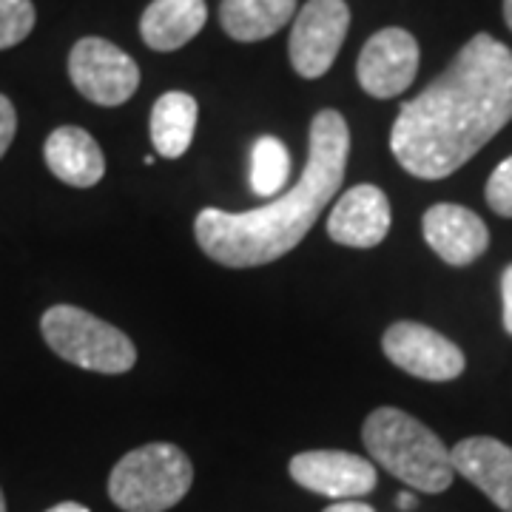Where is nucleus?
<instances>
[{
	"instance_id": "12",
	"label": "nucleus",
	"mask_w": 512,
	"mask_h": 512,
	"mask_svg": "<svg viewBox=\"0 0 512 512\" xmlns=\"http://www.w3.org/2000/svg\"><path fill=\"white\" fill-rule=\"evenodd\" d=\"M390 231V200L379 185H353L333 205L328 237L345 248H376Z\"/></svg>"
},
{
	"instance_id": "9",
	"label": "nucleus",
	"mask_w": 512,
	"mask_h": 512,
	"mask_svg": "<svg viewBox=\"0 0 512 512\" xmlns=\"http://www.w3.org/2000/svg\"><path fill=\"white\" fill-rule=\"evenodd\" d=\"M419 72V43L407 29L390 26L370 37L359 55L356 74L359 86L370 97L390 100L399 97Z\"/></svg>"
},
{
	"instance_id": "26",
	"label": "nucleus",
	"mask_w": 512,
	"mask_h": 512,
	"mask_svg": "<svg viewBox=\"0 0 512 512\" xmlns=\"http://www.w3.org/2000/svg\"><path fill=\"white\" fill-rule=\"evenodd\" d=\"M504 20H507V26H510L512 32V0H504Z\"/></svg>"
},
{
	"instance_id": "1",
	"label": "nucleus",
	"mask_w": 512,
	"mask_h": 512,
	"mask_svg": "<svg viewBox=\"0 0 512 512\" xmlns=\"http://www.w3.org/2000/svg\"><path fill=\"white\" fill-rule=\"evenodd\" d=\"M512 120V49L493 35L467 40L453 63L413 100L390 131L407 174L444 180L473 160Z\"/></svg>"
},
{
	"instance_id": "15",
	"label": "nucleus",
	"mask_w": 512,
	"mask_h": 512,
	"mask_svg": "<svg viewBox=\"0 0 512 512\" xmlns=\"http://www.w3.org/2000/svg\"><path fill=\"white\" fill-rule=\"evenodd\" d=\"M205 20V0H154L143 12L140 35L154 52H177L200 35Z\"/></svg>"
},
{
	"instance_id": "20",
	"label": "nucleus",
	"mask_w": 512,
	"mask_h": 512,
	"mask_svg": "<svg viewBox=\"0 0 512 512\" xmlns=\"http://www.w3.org/2000/svg\"><path fill=\"white\" fill-rule=\"evenodd\" d=\"M484 194H487V205L498 217H512V157L495 165Z\"/></svg>"
},
{
	"instance_id": "18",
	"label": "nucleus",
	"mask_w": 512,
	"mask_h": 512,
	"mask_svg": "<svg viewBox=\"0 0 512 512\" xmlns=\"http://www.w3.org/2000/svg\"><path fill=\"white\" fill-rule=\"evenodd\" d=\"M291 174V154L282 140L259 137L251 151V188L259 197H279L288 185Z\"/></svg>"
},
{
	"instance_id": "16",
	"label": "nucleus",
	"mask_w": 512,
	"mask_h": 512,
	"mask_svg": "<svg viewBox=\"0 0 512 512\" xmlns=\"http://www.w3.org/2000/svg\"><path fill=\"white\" fill-rule=\"evenodd\" d=\"M197 117H200V106L191 94L165 92L151 109V143L157 154L165 160L183 157L194 140Z\"/></svg>"
},
{
	"instance_id": "7",
	"label": "nucleus",
	"mask_w": 512,
	"mask_h": 512,
	"mask_svg": "<svg viewBox=\"0 0 512 512\" xmlns=\"http://www.w3.org/2000/svg\"><path fill=\"white\" fill-rule=\"evenodd\" d=\"M350 26L345 0H308L291 29V63L296 74L316 80L328 72L339 55Z\"/></svg>"
},
{
	"instance_id": "19",
	"label": "nucleus",
	"mask_w": 512,
	"mask_h": 512,
	"mask_svg": "<svg viewBox=\"0 0 512 512\" xmlns=\"http://www.w3.org/2000/svg\"><path fill=\"white\" fill-rule=\"evenodd\" d=\"M35 3L32 0H0V52L23 43L35 29Z\"/></svg>"
},
{
	"instance_id": "24",
	"label": "nucleus",
	"mask_w": 512,
	"mask_h": 512,
	"mask_svg": "<svg viewBox=\"0 0 512 512\" xmlns=\"http://www.w3.org/2000/svg\"><path fill=\"white\" fill-rule=\"evenodd\" d=\"M46 512H92L89 507H83V504H77V501H63V504H55L52 510Z\"/></svg>"
},
{
	"instance_id": "27",
	"label": "nucleus",
	"mask_w": 512,
	"mask_h": 512,
	"mask_svg": "<svg viewBox=\"0 0 512 512\" xmlns=\"http://www.w3.org/2000/svg\"><path fill=\"white\" fill-rule=\"evenodd\" d=\"M0 512H6V498H3V490H0Z\"/></svg>"
},
{
	"instance_id": "25",
	"label": "nucleus",
	"mask_w": 512,
	"mask_h": 512,
	"mask_svg": "<svg viewBox=\"0 0 512 512\" xmlns=\"http://www.w3.org/2000/svg\"><path fill=\"white\" fill-rule=\"evenodd\" d=\"M399 507H402V510H413V507H416V498H413V495L410 493H402L399 495Z\"/></svg>"
},
{
	"instance_id": "14",
	"label": "nucleus",
	"mask_w": 512,
	"mask_h": 512,
	"mask_svg": "<svg viewBox=\"0 0 512 512\" xmlns=\"http://www.w3.org/2000/svg\"><path fill=\"white\" fill-rule=\"evenodd\" d=\"M43 157L57 180L74 188H92L106 174V157L86 128H55L43 146Z\"/></svg>"
},
{
	"instance_id": "21",
	"label": "nucleus",
	"mask_w": 512,
	"mask_h": 512,
	"mask_svg": "<svg viewBox=\"0 0 512 512\" xmlns=\"http://www.w3.org/2000/svg\"><path fill=\"white\" fill-rule=\"evenodd\" d=\"M15 131H18V114L15 106L6 94H0V157L9 151L12 140H15Z\"/></svg>"
},
{
	"instance_id": "8",
	"label": "nucleus",
	"mask_w": 512,
	"mask_h": 512,
	"mask_svg": "<svg viewBox=\"0 0 512 512\" xmlns=\"http://www.w3.org/2000/svg\"><path fill=\"white\" fill-rule=\"evenodd\" d=\"M384 356L424 382H453L464 373V353L439 330L421 322H396L384 330Z\"/></svg>"
},
{
	"instance_id": "13",
	"label": "nucleus",
	"mask_w": 512,
	"mask_h": 512,
	"mask_svg": "<svg viewBox=\"0 0 512 512\" xmlns=\"http://www.w3.org/2000/svg\"><path fill=\"white\" fill-rule=\"evenodd\" d=\"M456 476L476 484L498 510L512 512V447L490 436L458 441L450 450Z\"/></svg>"
},
{
	"instance_id": "10",
	"label": "nucleus",
	"mask_w": 512,
	"mask_h": 512,
	"mask_svg": "<svg viewBox=\"0 0 512 512\" xmlns=\"http://www.w3.org/2000/svg\"><path fill=\"white\" fill-rule=\"evenodd\" d=\"M288 470L299 487L336 501H353L376 490V467L367 458L345 450L296 453Z\"/></svg>"
},
{
	"instance_id": "11",
	"label": "nucleus",
	"mask_w": 512,
	"mask_h": 512,
	"mask_svg": "<svg viewBox=\"0 0 512 512\" xmlns=\"http://www.w3.org/2000/svg\"><path fill=\"white\" fill-rule=\"evenodd\" d=\"M421 231H424L427 245L453 268L473 265L478 256L490 248V231L484 220L476 211L464 205H453V202H439L427 208L421 220Z\"/></svg>"
},
{
	"instance_id": "5",
	"label": "nucleus",
	"mask_w": 512,
	"mask_h": 512,
	"mask_svg": "<svg viewBox=\"0 0 512 512\" xmlns=\"http://www.w3.org/2000/svg\"><path fill=\"white\" fill-rule=\"evenodd\" d=\"M40 330L46 345L60 359L83 370L117 376V373H128L137 362V348L131 345L123 330L74 305L49 308L40 319Z\"/></svg>"
},
{
	"instance_id": "17",
	"label": "nucleus",
	"mask_w": 512,
	"mask_h": 512,
	"mask_svg": "<svg viewBox=\"0 0 512 512\" xmlns=\"http://www.w3.org/2000/svg\"><path fill=\"white\" fill-rule=\"evenodd\" d=\"M296 15V0H222L220 23L239 43L276 35Z\"/></svg>"
},
{
	"instance_id": "22",
	"label": "nucleus",
	"mask_w": 512,
	"mask_h": 512,
	"mask_svg": "<svg viewBox=\"0 0 512 512\" xmlns=\"http://www.w3.org/2000/svg\"><path fill=\"white\" fill-rule=\"evenodd\" d=\"M501 302H504V330L512 336V265L501 276Z\"/></svg>"
},
{
	"instance_id": "4",
	"label": "nucleus",
	"mask_w": 512,
	"mask_h": 512,
	"mask_svg": "<svg viewBox=\"0 0 512 512\" xmlns=\"http://www.w3.org/2000/svg\"><path fill=\"white\" fill-rule=\"evenodd\" d=\"M194 484V464L177 444L154 441L114 464L111 501L126 512H165L177 507Z\"/></svg>"
},
{
	"instance_id": "23",
	"label": "nucleus",
	"mask_w": 512,
	"mask_h": 512,
	"mask_svg": "<svg viewBox=\"0 0 512 512\" xmlns=\"http://www.w3.org/2000/svg\"><path fill=\"white\" fill-rule=\"evenodd\" d=\"M322 512H376L373 507H367L362 501H336V504H330L328 510Z\"/></svg>"
},
{
	"instance_id": "2",
	"label": "nucleus",
	"mask_w": 512,
	"mask_h": 512,
	"mask_svg": "<svg viewBox=\"0 0 512 512\" xmlns=\"http://www.w3.org/2000/svg\"><path fill=\"white\" fill-rule=\"evenodd\" d=\"M348 154L345 117L333 109L319 111L311 123L308 165L299 183L254 211L231 214L222 208H202L194 220L200 248L225 268H256L291 254L336 197L345 180Z\"/></svg>"
},
{
	"instance_id": "3",
	"label": "nucleus",
	"mask_w": 512,
	"mask_h": 512,
	"mask_svg": "<svg viewBox=\"0 0 512 512\" xmlns=\"http://www.w3.org/2000/svg\"><path fill=\"white\" fill-rule=\"evenodd\" d=\"M362 441L390 476L419 493H444L456 478L444 441L399 407H376L365 419Z\"/></svg>"
},
{
	"instance_id": "6",
	"label": "nucleus",
	"mask_w": 512,
	"mask_h": 512,
	"mask_svg": "<svg viewBox=\"0 0 512 512\" xmlns=\"http://www.w3.org/2000/svg\"><path fill=\"white\" fill-rule=\"evenodd\" d=\"M69 77L74 89L94 106H123L140 86V66L134 57L103 37H83L72 46Z\"/></svg>"
}]
</instances>
